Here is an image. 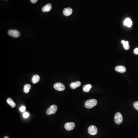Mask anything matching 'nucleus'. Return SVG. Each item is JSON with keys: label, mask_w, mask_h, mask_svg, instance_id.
<instances>
[{"label": "nucleus", "mask_w": 138, "mask_h": 138, "mask_svg": "<svg viewBox=\"0 0 138 138\" xmlns=\"http://www.w3.org/2000/svg\"><path fill=\"white\" fill-rule=\"evenodd\" d=\"M116 71L121 73H124L126 71V68L123 66H118L115 67Z\"/></svg>", "instance_id": "1a4fd4ad"}, {"label": "nucleus", "mask_w": 138, "mask_h": 138, "mask_svg": "<svg viewBox=\"0 0 138 138\" xmlns=\"http://www.w3.org/2000/svg\"><path fill=\"white\" fill-rule=\"evenodd\" d=\"M134 53L135 54H138V48L134 49Z\"/></svg>", "instance_id": "412c9836"}, {"label": "nucleus", "mask_w": 138, "mask_h": 138, "mask_svg": "<svg viewBox=\"0 0 138 138\" xmlns=\"http://www.w3.org/2000/svg\"><path fill=\"white\" fill-rule=\"evenodd\" d=\"M75 127V124L74 122L67 123L64 125V128L68 131L73 130Z\"/></svg>", "instance_id": "0eeeda50"}, {"label": "nucleus", "mask_w": 138, "mask_h": 138, "mask_svg": "<svg viewBox=\"0 0 138 138\" xmlns=\"http://www.w3.org/2000/svg\"><path fill=\"white\" fill-rule=\"evenodd\" d=\"M121 42L123 45L124 48H125L126 50H129V48H130V46L129 45V42L123 40L121 41Z\"/></svg>", "instance_id": "2eb2a0df"}, {"label": "nucleus", "mask_w": 138, "mask_h": 138, "mask_svg": "<svg viewBox=\"0 0 138 138\" xmlns=\"http://www.w3.org/2000/svg\"><path fill=\"white\" fill-rule=\"evenodd\" d=\"M92 88V85L91 84H88L84 86L83 88V91L85 92H89Z\"/></svg>", "instance_id": "f3484780"}, {"label": "nucleus", "mask_w": 138, "mask_h": 138, "mask_svg": "<svg viewBox=\"0 0 138 138\" xmlns=\"http://www.w3.org/2000/svg\"><path fill=\"white\" fill-rule=\"evenodd\" d=\"M73 13V10L70 7L65 8L64 9L63 13L66 16H69Z\"/></svg>", "instance_id": "6e6552de"}, {"label": "nucleus", "mask_w": 138, "mask_h": 138, "mask_svg": "<svg viewBox=\"0 0 138 138\" xmlns=\"http://www.w3.org/2000/svg\"><path fill=\"white\" fill-rule=\"evenodd\" d=\"M124 25H125L127 26L128 27H131L132 25V22L131 20L129 18H126L124 21Z\"/></svg>", "instance_id": "ddd939ff"}, {"label": "nucleus", "mask_w": 138, "mask_h": 138, "mask_svg": "<svg viewBox=\"0 0 138 138\" xmlns=\"http://www.w3.org/2000/svg\"><path fill=\"white\" fill-rule=\"evenodd\" d=\"M29 116H30L29 113H28V112H25L23 113V117L25 118H27Z\"/></svg>", "instance_id": "a211bd4d"}, {"label": "nucleus", "mask_w": 138, "mask_h": 138, "mask_svg": "<svg viewBox=\"0 0 138 138\" xmlns=\"http://www.w3.org/2000/svg\"><path fill=\"white\" fill-rule=\"evenodd\" d=\"M25 110L26 107H25L24 106H21V107L20 108V110L21 112H24L25 111Z\"/></svg>", "instance_id": "aec40b11"}, {"label": "nucleus", "mask_w": 138, "mask_h": 138, "mask_svg": "<svg viewBox=\"0 0 138 138\" xmlns=\"http://www.w3.org/2000/svg\"><path fill=\"white\" fill-rule=\"evenodd\" d=\"M57 109V106L56 105H53L47 110L46 113L48 115H50L51 114H54L56 113Z\"/></svg>", "instance_id": "7ed1b4c3"}, {"label": "nucleus", "mask_w": 138, "mask_h": 138, "mask_svg": "<svg viewBox=\"0 0 138 138\" xmlns=\"http://www.w3.org/2000/svg\"><path fill=\"white\" fill-rule=\"evenodd\" d=\"M4 138H9V137L8 136H5Z\"/></svg>", "instance_id": "5701e85b"}, {"label": "nucleus", "mask_w": 138, "mask_h": 138, "mask_svg": "<svg viewBox=\"0 0 138 138\" xmlns=\"http://www.w3.org/2000/svg\"><path fill=\"white\" fill-rule=\"evenodd\" d=\"M31 88V86L30 84H27L24 86V91L25 93H28L30 91V89Z\"/></svg>", "instance_id": "dca6fc26"}, {"label": "nucleus", "mask_w": 138, "mask_h": 138, "mask_svg": "<svg viewBox=\"0 0 138 138\" xmlns=\"http://www.w3.org/2000/svg\"><path fill=\"white\" fill-rule=\"evenodd\" d=\"M134 106L137 110H138V101H136L134 104Z\"/></svg>", "instance_id": "6ab92c4d"}, {"label": "nucleus", "mask_w": 138, "mask_h": 138, "mask_svg": "<svg viewBox=\"0 0 138 138\" xmlns=\"http://www.w3.org/2000/svg\"><path fill=\"white\" fill-rule=\"evenodd\" d=\"M40 77L39 75H35L33 76L32 78V82L33 84H36L40 81Z\"/></svg>", "instance_id": "f8f14e48"}, {"label": "nucleus", "mask_w": 138, "mask_h": 138, "mask_svg": "<svg viewBox=\"0 0 138 138\" xmlns=\"http://www.w3.org/2000/svg\"><path fill=\"white\" fill-rule=\"evenodd\" d=\"M38 0H30L31 2L33 4H35L37 3Z\"/></svg>", "instance_id": "4be33fe9"}, {"label": "nucleus", "mask_w": 138, "mask_h": 138, "mask_svg": "<svg viewBox=\"0 0 138 138\" xmlns=\"http://www.w3.org/2000/svg\"><path fill=\"white\" fill-rule=\"evenodd\" d=\"M115 122L117 124L120 125L123 122V117L122 114L119 112L116 113L115 116Z\"/></svg>", "instance_id": "f03ea898"}, {"label": "nucleus", "mask_w": 138, "mask_h": 138, "mask_svg": "<svg viewBox=\"0 0 138 138\" xmlns=\"http://www.w3.org/2000/svg\"><path fill=\"white\" fill-rule=\"evenodd\" d=\"M8 33L10 36L15 38H18L21 35V33L17 30H9L8 32Z\"/></svg>", "instance_id": "20e7f679"}, {"label": "nucleus", "mask_w": 138, "mask_h": 138, "mask_svg": "<svg viewBox=\"0 0 138 138\" xmlns=\"http://www.w3.org/2000/svg\"><path fill=\"white\" fill-rule=\"evenodd\" d=\"M51 8H52L51 4H48L42 7V11L43 12H48L51 10Z\"/></svg>", "instance_id": "9d476101"}, {"label": "nucleus", "mask_w": 138, "mask_h": 138, "mask_svg": "<svg viewBox=\"0 0 138 138\" xmlns=\"http://www.w3.org/2000/svg\"><path fill=\"white\" fill-rule=\"evenodd\" d=\"M7 104H9V105H10L12 108H14L16 105V104L15 103V102L13 101L12 98H8L7 100Z\"/></svg>", "instance_id": "4468645a"}, {"label": "nucleus", "mask_w": 138, "mask_h": 138, "mask_svg": "<svg viewBox=\"0 0 138 138\" xmlns=\"http://www.w3.org/2000/svg\"><path fill=\"white\" fill-rule=\"evenodd\" d=\"M97 101L96 99H89L86 101L85 103V107L88 109L92 108L97 104Z\"/></svg>", "instance_id": "f257e3e1"}, {"label": "nucleus", "mask_w": 138, "mask_h": 138, "mask_svg": "<svg viewBox=\"0 0 138 138\" xmlns=\"http://www.w3.org/2000/svg\"><path fill=\"white\" fill-rule=\"evenodd\" d=\"M88 133L90 135H94L97 133V129L95 125H92L89 127L88 129Z\"/></svg>", "instance_id": "39448f33"}, {"label": "nucleus", "mask_w": 138, "mask_h": 138, "mask_svg": "<svg viewBox=\"0 0 138 138\" xmlns=\"http://www.w3.org/2000/svg\"><path fill=\"white\" fill-rule=\"evenodd\" d=\"M81 83L78 81L76 82H73L70 85V87L72 89H75L78 87H79L81 86Z\"/></svg>", "instance_id": "9b49d317"}, {"label": "nucleus", "mask_w": 138, "mask_h": 138, "mask_svg": "<svg viewBox=\"0 0 138 138\" xmlns=\"http://www.w3.org/2000/svg\"><path fill=\"white\" fill-rule=\"evenodd\" d=\"M54 88L56 90L58 91H63L65 89V87L61 83H56L54 85Z\"/></svg>", "instance_id": "423d86ee"}]
</instances>
